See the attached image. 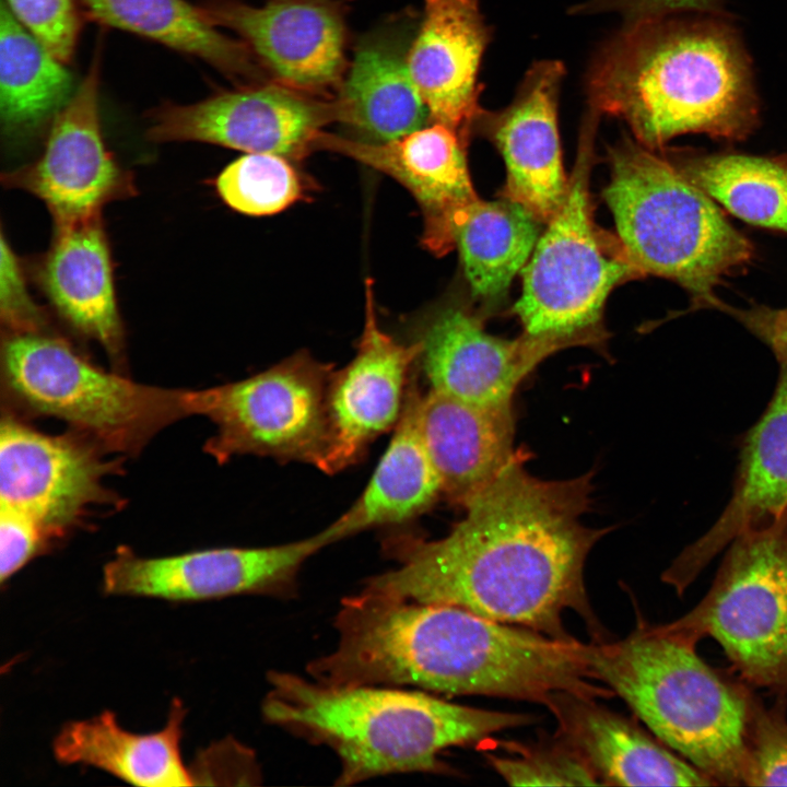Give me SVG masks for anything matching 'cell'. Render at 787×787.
<instances>
[{
    "label": "cell",
    "mask_w": 787,
    "mask_h": 787,
    "mask_svg": "<svg viewBox=\"0 0 787 787\" xmlns=\"http://www.w3.org/2000/svg\"><path fill=\"white\" fill-rule=\"evenodd\" d=\"M372 289L366 281L365 320L356 353L333 371L328 385V442L318 467L327 474L359 462L377 437L396 426L421 353L418 341L401 343L380 328Z\"/></svg>",
    "instance_id": "cell-16"
},
{
    "label": "cell",
    "mask_w": 787,
    "mask_h": 787,
    "mask_svg": "<svg viewBox=\"0 0 787 787\" xmlns=\"http://www.w3.org/2000/svg\"><path fill=\"white\" fill-rule=\"evenodd\" d=\"M778 364L774 393L742 441L729 502L661 575L679 596L742 530L770 522L787 509V360Z\"/></svg>",
    "instance_id": "cell-19"
},
{
    "label": "cell",
    "mask_w": 787,
    "mask_h": 787,
    "mask_svg": "<svg viewBox=\"0 0 787 787\" xmlns=\"http://www.w3.org/2000/svg\"><path fill=\"white\" fill-rule=\"evenodd\" d=\"M333 371L299 351L245 379L193 390L195 414L215 426L205 451L220 463L255 455L318 469L328 442L327 390Z\"/></svg>",
    "instance_id": "cell-10"
},
{
    "label": "cell",
    "mask_w": 787,
    "mask_h": 787,
    "mask_svg": "<svg viewBox=\"0 0 787 787\" xmlns=\"http://www.w3.org/2000/svg\"><path fill=\"white\" fill-rule=\"evenodd\" d=\"M64 64L1 1L0 116L4 133L25 137L54 120L75 90Z\"/></svg>",
    "instance_id": "cell-29"
},
{
    "label": "cell",
    "mask_w": 787,
    "mask_h": 787,
    "mask_svg": "<svg viewBox=\"0 0 787 787\" xmlns=\"http://www.w3.org/2000/svg\"><path fill=\"white\" fill-rule=\"evenodd\" d=\"M466 144L450 128L432 122L386 142L320 131L313 146L351 157L401 184L422 210L423 244L443 255L455 247L457 216L478 199L467 167Z\"/></svg>",
    "instance_id": "cell-18"
},
{
    "label": "cell",
    "mask_w": 787,
    "mask_h": 787,
    "mask_svg": "<svg viewBox=\"0 0 787 787\" xmlns=\"http://www.w3.org/2000/svg\"><path fill=\"white\" fill-rule=\"evenodd\" d=\"M14 17L57 59L69 63L81 32L74 0H2Z\"/></svg>",
    "instance_id": "cell-35"
},
{
    "label": "cell",
    "mask_w": 787,
    "mask_h": 787,
    "mask_svg": "<svg viewBox=\"0 0 787 787\" xmlns=\"http://www.w3.org/2000/svg\"><path fill=\"white\" fill-rule=\"evenodd\" d=\"M742 322L774 353L777 362L787 360V308L772 309L760 306L740 310L719 305Z\"/></svg>",
    "instance_id": "cell-39"
},
{
    "label": "cell",
    "mask_w": 787,
    "mask_h": 787,
    "mask_svg": "<svg viewBox=\"0 0 787 787\" xmlns=\"http://www.w3.org/2000/svg\"><path fill=\"white\" fill-rule=\"evenodd\" d=\"M418 419L442 495L463 508L516 454L512 402L479 404L430 389L421 396Z\"/></svg>",
    "instance_id": "cell-22"
},
{
    "label": "cell",
    "mask_w": 787,
    "mask_h": 787,
    "mask_svg": "<svg viewBox=\"0 0 787 787\" xmlns=\"http://www.w3.org/2000/svg\"><path fill=\"white\" fill-rule=\"evenodd\" d=\"M598 119L586 117L566 197L522 268L514 306L525 334L559 350L602 341L607 296L623 280L642 275L619 239L608 242L592 220L588 178Z\"/></svg>",
    "instance_id": "cell-8"
},
{
    "label": "cell",
    "mask_w": 787,
    "mask_h": 787,
    "mask_svg": "<svg viewBox=\"0 0 787 787\" xmlns=\"http://www.w3.org/2000/svg\"><path fill=\"white\" fill-rule=\"evenodd\" d=\"M385 660L402 685L449 695L547 704L559 692L611 697L590 662V644L497 622L467 609L411 602L393 616Z\"/></svg>",
    "instance_id": "cell-4"
},
{
    "label": "cell",
    "mask_w": 787,
    "mask_h": 787,
    "mask_svg": "<svg viewBox=\"0 0 787 787\" xmlns=\"http://www.w3.org/2000/svg\"><path fill=\"white\" fill-rule=\"evenodd\" d=\"M506 755L488 754L494 771L512 786L602 785L584 757L556 736V741L524 745L504 744Z\"/></svg>",
    "instance_id": "cell-33"
},
{
    "label": "cell",
    "mask_w": 787,
    "mask_h": 787,
    "mask_svg": "<svg viewBox=\"0 0 787 787\" xmlns=\"http://www.w3.org/2000/svg\"><path fill=\"white\" fill-rule=\"evenodd\" d=\"M38 283L59 316L77 332L120 354L124 331L102 215L55 226L37 268Z\"/></svg>",
    "instance_id": "cell-25"
},
{
    "label": "cell",
    "mask_w": 787,
    "mask_h": 787,
    "mask_svg": "<svg viewBox=\"0 0 787 787\" xmlns=\"http://www.w3.org/2000/svg\"><path fill=\"white\" fill-rule=\"evenodd\" d=\"M539 223L524 205L507 198H478L459 213L454 244L475 295L496 297L508 287L535 249Z\"/></svg>",
    "instance_id": "cell-30"
},
{
    "label": "cell",
    "mask_w": 787,
    "mask_h": 787,
    "mask_svg": "<svg viewBox=\"0 0 787 787\" xmlns=\"http://www.w3.org/2000/svg\"><path fill=\"white\" fill-rule=\"evenodd\" d=\"M697 643L662 625L590 644L597 681L619 695L662 743L714 784L743 785L752 686L707 665Z\"/></svg>",
    "instance_id": "cell-5"
},
{
    "label": "cell",
    "mask_w": 787,
    "mask_h": 787,
    "mask_svg": "<svg viewBox=\"0 0 787 787\" xmlns=\"http://www.w3.org/2000/svg\"><path fill=\"white\" fill-rule=\"evenodd\" d=\"M268 683L265 720L336 752L341 786L388 774L447 772L438 757L444 750L536 720L390 685L329 684L282 671L269 672Z\"/></svg>",
    "instance_id": "cell-3"
},
{
    "label": "cell",
    "mask_w": 787,
    "mask_h": 787,
    "mask_svg": "<svg viewBox=\"0 0 787 787\" xmlns=\"http://www.w3.org/2000/svg\"><path fill=\"white\" fill-rule=\"evenodd\" d=\"M338 96L322 98L275 81L219 92L192 104L165 103L150 115L148 138L155 142L198 141L302 158L314 151L322 128L341 122Z\"/></svg>",
    "instance_id": "cell-11"
},
{
    "label": "cell",
    "mask_w": 787,
    "mask_h": 787,
    "mask_svg": "<svg viewBox=\"0 0 787 787\" xmlns=\"http://www.w3.org/2000/svg\"><path fill=\"white\" fill-rule=\"evenodd\" d=\"M0 317L7 333L40 332L45 316L26 287L22 266L1 235Z\"/></svg>",
    "instance_id": "cell-36"
},
{
    "label": "cell",
    "mask_w": 787,
    "mask_h": 787,
    "mask_svg": "<svg viewBox=\"0 0 787 787\" xmlns=\"http://www.w3.org/2000/svg\"><path fill=\"white\" fill-rule=\"evenodd\" d=\"M595 700L559 692L545 706L557 721L556 736L584 757L602 785L715 786L659 739Z\"/></svg>",
    "instance_id": "cell-23"
},
{
    "label": "cell",
    "mask_w": 787,
    "mask_h": 787,
    "mask_svg": "<svg viewBox=\"0 0 787 787\" xmlns=\"http://www.w3.org/2000/svg\"><path fill=\"white\" fill-rule=\"evenodd\" d=\"M682 172L737 218L787 232L786 165L764 157L727 154L694 160Z\"/></svg>",
    "instance_id": "cell-31"
},
{
    "label": "cell",
    "mask_w": 787,
    "mask_h": 787,
    "mask_svg": "<svg viewBox=\"0 0 787 787\" xmlns=\"http://www.w3.org/2000/svg\"><path fill=\"white\" fill-rule=\"evenodd\" d=\"M185 707L173 700L164 727L150 733L122 728L110 710L64 724L52 741L61 764L103 770L130 784L145 787L195 785L180 754Z\"/></svg>",
    "instance_id": "cell-27"
},
{
    "label": "cell",
    "mask_w": 787,
    "mask_h": 787,
    "mask_svg": "<svg viewBox=\"0 0 787 787\" xmlns=\"http://www.w3.org/2000/svg\"><path fill=\"white\" fill-rule=\"evenodd\" d=\"M415 30L412 16H399L357 40L338 94L344 107L342 124L355 139L386 142L430 120L408 62Z\"/></svg>",
    "instance_id": "cell-24"
},
{
    "label": "cell",
    "mask_w": 787,
    "mask_h": 787,
    "mask_svg": "<svg viewBox=\"0 0 787 787\" xmlns=\"http://www.w3.org/2000/svg\"><path fill=\"white\" fill-rule=\"evenodd\" d=\"M516 451L500 475L466 507L443 538L397 535L384 541L397 566L364 588L425 603L450 604L484 618L571 639L563 614L574 611L601 630L584 580L586 559L612 528L585 526L594 472L542 480Z\"/></svg>",
    "instance_id": "cell-1"
},
{
    "label": "cell",
    "mask_w": 787,
    "mask_h": 787,
    "mask_svg": "<svg viewBox=\"0 0 787 787\" xmlns=\"http://www.w3.org/2000/svg\"><path fill=\"white\" fill-rule=\"evenodd\" d=\"M609 161L603 197L626 257L641 274L671 279L700 303L716 306L714 286L750 259L751 244L654 149L626 138L609 149Z\"/></svg>",
    "instance_id": "cell-6"
},
{
    "label": "cell",
    "mask_w": 787,
    "mask_h": 787,
    "mask_svg": "<svg viewBox=\"0 0 787 787\" xmlns=\"http://www.w3.org/2000/svg\"><path fill=\"white\" fill-rule=\"evenodd\" d=\"M661 625L716 641L750 686L787 692V509L736 536L703 599Z\"/></svg>",
    "instance_id": "cell-9"
},
{
    "label": "cell",
    "mask_w": 787,
    "mask_h": 787,
    "mask_svg": "<svg viewBox=\"0 0 787 787\" xmlns=\"http://www.w3.org/2000/svg\"><path fill=\"white\" fill-rule=\"evenodd\" d=\"M199 8L213 25L235 33L272 81L315 96L339 91L346 71L345 0H202Z\"/></svg>",
    "instance_id": "cell-15"
},
{
    "label": "cell",
    "mask_w": 787,
    "mask_h": 787,
    "mask_svg": "<svg viewBox=\"0 0 787 787\" xmlns=\"http://www.w3.org/2000/svg\"><path fill=\"white\" fill-rule=\"evenodd\" d=\"M708 12L626 23L590 67L589 109L622 118L651 149L685 133L745 137L757 119L750 60L732 25Z\"/></svg>",
    "instance_id": "cell-2"
},
{
    "label": "cell",
    "mask_w": 787,
    "mask_h": 787,
    "mask_svg": "<svg viewBox=\"0 0 787 787\" xmlns=\"http://www.w3.org/2000/svg\"><path fill=\"white\" fill-rule=\"evenodd\" d=\"M415 341L431 389L479 404L510 403L519 383L559 350L525 333L514 340L494 337L459 307L437 313Z\"/></svg>",
    "instance_id": "cell-20"
},
{
    "label": "cell",
    "mask_w": 787,
    "mask_h": 787,
    "mask_svg": "<svg viewBox=\"0 0 787 787\" xmlns=\"http://www.w3.org/2000/svg\"><path fill=\"white\" fill-rule=\"evenodd\" d=\"M96 22L195 57L236 84L267 82V72L240 40L218 30L187 0H82Z\"/></svg>",
    "instance_id": "cell-28"
},
{
    "label": "cell",
    "mask_w": 787,
    "mask_h": 787,
    "mask_svg": "<svg viewBox=\"0 0 787 787\" xmlns=\"http://www.w3.org/2000/svg\"><path fill=\"white\" fill-rule=\"evenodd\" d=\"M421 396L413 372L393 435L368 483L354 503L325 528L333 543L367 529L403 525L426 512L442 495L419 427Z\"/></svg>",
    "instance_id": "cell-26"
},
{
    "label": "cell",
    "mask_w": 787,
    "mask_h": 787,
    "mask_svg": "<svg viewBox=\"0 0 787 787\" xmlns=\"http://www.w3.org/2000/svg\"><path fill=\"white\" fill-rule=\"evenodd\" d=\"M333 543L322 531L283 544L224 547L149 557L119 548L103 568L102 587L111 596L199 601L238 595H295L304 563Z\"/></svg>",
    "instance_id": "cell-12"
},
{
    "label": "cell",
    "mask_w": 787,
    "mask_h": 787,
    "mask_svg": "<svg viewBox=\"0 0 787 787\" xmlns=\"http://www.w3.org/2000/svg\"><path fill=\"white\" fill-rule=\"evenodd\" d=\"M766 706L752 693L745 733L744 786H787V692Z\"/></svg>",
    "instance_id": "cell-34"
},
{
    "label": "cell",
    "mask_w": 787,
    "mask_h": 787,
    "mask_svg": "<svg viewBox=\"0 0 787 787\" xmlns=\"http://www.w3.org/2000/svg\"><path fill=\"white\" fill-rule=\"evenodd\" d=\"M1 367L16 404L69 423L104 451L137 454L161 430L195 415L193 390L108 373L45 331L7 333Z\"/></svg>",
    "instance_id": "cell-7"
},
{
    "label": "cell",
    "mask_w": 787,
    "mask_h": 787,
    "mask_svg": "<svg viewBox=\"0 0 787 787\" xmlns=\"http://www.w3.org/2000/svg\"><path fill=\"white\" fill-rule=\"evenodd\" d=\"M51 547L36 521L13 508L0 506L1 584Z\"/></svg>",
    "instance_id": "cell-37"
},
{
    "label": "cell",
    "mask_w": 787,
    "mask_h": 787,
    "mask_svg": "<svg viewBox=\"0 0 787 787\" xmlns=\"http://www.w3.org/2000/svg\"><path fill=\"white\" fill-rule=\"evenodd\" d=\"M224 202L244 214L280 212L303 196V183L289 158L271 153H246L218 176Z\"/></svg>",
    "instance_id": "cell-32"
},
{
    "label": "cell",
    "mask_w": 787,
    "mask_h": 787,
    "mask_svg": "<svg viewBox=\"0 0 787 787\" xmlns=\"http://www.w3.org/2000/svg\"><path fill=\"white\" fill-rule=\"evenodd\" d=\"M101 48L97 45L86 74L51 121L42 155L2 176L8 187L39 198L55 226L101 214L106 203L134 191L102 134Z\"/></svg>",
    "instance_id": "cell-14"
},
{
    "label": "cell",
    "mask_w": 787,
    "mask_h": 787,
    "mask_svg": "<svg viewBox=\"0 0 787 787\" xmlns=\"http://www.w3.org/2000/svg\"><path fill=\"white\" fill-rule=\"evenodd\" d=\"M565 68L557 60L532 63L508 106L481 110L474 129L497 146L506 165L504 198L520 203L540 222L561 208L568 187L557 129V105Z\"/></svg>",
    "instance_id": "cell-17"
},
{
    "label": "cell",
    "mask_w": 787,
    "mask_h": 787,
    "mask_svg": "<svg viewBox=\"0 0 787 787\" xmlns=\"http://www.w3.org/2000/svg\"><path fill=\"white\" fill-rule=\"evenodd\" d=\"M490 39L477 0H423L408 55L412 80L430 120L466 142L482 110L478 77Z\"/></svg>",
    "instance_id": "cell-21"
},
{
    "label": "cell",
    "mask_w": 787,
    "mask_h": 787,
    "mask_svg": "<svg viewBox=\"0 0 787 787\" xmlns=\"http://www.w3.org/2000/svg\"><path fill=\"white\" fill-rule=\"evenodd\" d=\"M717 0H589L576 13L613 12L626 23L680 13L709 11Z\"/></svg>",
    "instance_id": "cell-38"
},
{
    "label": "cell",
    "mask_w": 787,
    "mask_h": 787,
    "mask_svg": "<svg viewBox=\"0 0 787 787\" xmlns=\"http://www.w3.org/2000/svg\"><path fill=\"white\" fill-rule=\"evenodd\" d=\"M104 451L84 436L48 435L8 413L0 425V506L36 521L49 541L64 538L92 507L114 503Z\"/></svg>",
    "instance_id": "cell-13"
}]
</instances>
